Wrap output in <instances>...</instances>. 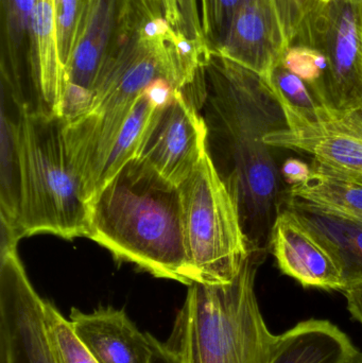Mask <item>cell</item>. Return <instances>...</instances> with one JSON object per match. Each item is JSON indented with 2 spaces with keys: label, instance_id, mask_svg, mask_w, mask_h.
Here are the masks:
<instances>
[{
  "label": "cell",
  "instance_id": "obj_1",
  "mask_svg": "<svg viewBox=\"0 0 362 363\" xmlns=\"http://www.w3.org/2000/svg\"><path fill=\"white\" fill-rule=\"evenodd\" d=\"M205 81L208 155L237 204L250 252H267L287 190L265 136L289 130L286 116L268 79L218 53Z\"/></svg>",
  "mask_w": 362,
  "mask_h": 363
},
{
  "label": "cell",
  "instance_id": "obj_2",
  "mask_svg": "<svg viewBox=\"0 0 362 363\" xmlns=\"http://www.w3.org/2000/svg\"><path fill=\"white\" fill-rule=\"evenodd\" d=\"M212 52L206 43L189 40L165 19L130 0L96 80L89 112L66 123L72 152L89 167L101 169L136 100L159 79L170 81L201 108Z\"/></svg>",
  "mask_w": 362,
  "mask_h": 363
},
{
  "label": "cell",
  "instance_id": "obj_3",
  "mask_svg": "<svg viewBox=\"0 0 362 363\" xmlns=\"http://www.w3.org/2000/svg\"><path fill=\"white\" fill-rule=\"evenodd\" d=\"M89 238L119 262L159 279L193 283L180 186L142 160H130L91 199Z\"/></svg>",
  "mask_w": 362,
  "mask_h": 363
},
{
  "label": "cell",
  "instance_id": "obj_4",
  "mask_svg": "<svg viewBox=\"0 0 362 363\" xmlns=\"http://www.w3.org/2000/svg\"><path fill=\"white\" fill-rule=\"evenodd\" d=\"M267 252H250L227 285L189 286L166 342L182 363H272L278 336L264 320L255 277Z\"/></svg>",
  "mask_w": 362,
  "mask_h": 363
},
{
  "label": "cell",
  "instance_id": "obj_5",
  "mask_svg": "<svg viewBox=\"0 0 362 363\" xmlns=\"http://www.w3.org/2000/svg\"><path fill=\"white\" fill-rule=\"evenodd\" d=\"M64 130L65 121L60 116L26 113L23 117L21 238L38 234L68 240L89 236V199Z\"/></svg>",
  "mask_w": 362,
  "mask_h": 363
},
{
  "label": "cell",
  "instance_id": "obj_6",
  "mask_svg": "<svg viewBox=\"0 0 362 363\" xmlns=\"http://www.w3.org/2000/svg\"><path fill=\"white\" fill-rule=\"evenodd\" d=\"M180 188L185 245L193 283L231 284L250 255V249L237 204L208 151Z\"/></svg>",
  "mask_w": 362,
  "mask_h": 363
},
{
  "label": "cell",
  "instance_id": "obj_7",
  "mask_svg": "<svg viewBox=\"0 0 362 363\" xmlns=\"http://www.w3.org/2000/svg\"><path fill=\"white\" fill-rule=\"evenodd\" d=\"M293 45L310 47L327 59V72L314 91L323 108L333 113L362 108V0L321 2Z\"/></svg>",
  "mask_w": 362,
  "mask_h": 363
},
{
  "label": "cell",
  "instance_id": "obj_8",
  "mask_svg": "<svg viewBox=\"0 0 362 363\" xmlns=\"http://www.w3.org/2000/svg\"><path fill=\"white\" fill-rule=\"evenodd\" d=\"M45 303L28 279L17 247L0 255V363H57Z\"/></svg>",
  "mask_w": 362,
  "mask_h": 363
},
{
  "label": "cell",
  "instance_id": "obj_9",
  "mask_svg": "<svg viewBox=\"0 0 362 363\" xmlns=\"http://www.w3.org/2000/svg\"><path fill=\"white\" fill-rule=\"evenodd\" d=\"M130 0H82L74 48L65 66L60 117L72 123L84 116L102 64L123 23Z\"/></svg>",
  "mask_w": 362,
  "mask_h": 363
},
{
  "label": "cell",
  "instance_id": "obj_10",
  "mask_svg": "<svg viewBox=\"0 0 362 363\" xmlns=\"http://www.w3.org/2000/svg\"><path fill=\"white\" fill-rule=\"evenodd\" d=\"M206 138L208 129L201 111L176 91L168 104L155 111L136 157L180 186L203 159L208 151Z\"/></svg>",
  "mask_w": 362,
  "mask_h": 363
},
{
  "label": "cell",
  "instance_id": "obj_11",
  "mask_svg": "<svg viewBox=\"0 0 362 363\" xmlns=\"http://www.w3.org/2000/svg\"><path fill=\"white\" fill-rule=\"evenodd\" d=\"M269 250L281 271L303 287L346 290L342 270L335 255L286 207L274 222Z\"/></svg>",
  "mask_w": 362,
  "mask_h": 363
},
{
  "label": "cell",
  "instance_id": "obj_12",
  "mask_svg": "<svg viewBox=\"0 0 362 363\" xmlns=\"http://www.w3.org/2000/svg\"><path fill=\"white\" fill-rule=\"evenodd\" d=\"M65 67L60 57L53 0H35L26 70L23 110L27 114L60 116Z\"/></svg>",
  "mask_w": 362,
  "mask_h": 363
},
{
  "label": "cell",
  "instance_id": "obj_13",
  "mask_svg": "<svg viewBox=\"0 0 362 363\" xmlns=\"http://www.w3.org/2000/svg\"><path fill=\"white\" fill-rule=\"evenodd\" d=\"M285 50L271 0H242L218 55L269 79Z\"/></svg>",
  "mask_w": 362,
  "mask_h": 363
},
{
  "label": "cell",
  "instance_id": "obj_14",
  "mask_svg": "<svg viewBox=\"0 0 362 363\" xmlns=\"http://www.w3.org/2000/svg\"><path fill=\"white\" fill-rule=\"evenodd\" d=\"M70 325L97 363H150L151 335L140 332L125 311L100 307L85 313L72 309Z\"/></svg>",
  "mask_w": 362,
  "mask_h": 363
},
{
  "label": "cell",
  "instance_id": "obj_15",
  "mask_svg": "<svg viewBox=\"0 0 362 363\" xmlns=\"http://www.w3.org/2000/svg\"><path fill=\"white\" fill-rule=\"evenodd\" d=\"M284 207L295 213L335 255L346 290L362 286V221L289 196Z\"/></svg>",
  "mask_w": 362,
  "mask_h": 363
},
{
  "label": "cell",
  "instance_id": "obj_16",
  "mask_svg": "<svg viewBox=\"0 0 362 363\" xmlns=\"http://www.w3.org/2000/svg\"><path fill=\"white\" fill-rule=\"evenodd\" d=\"M271 148L287 149L310 155L315 163L362 182V138L322 127L300 131L276 132L265 136Z\"/></svg>",
  "mask_w": 362,
  "mask_h": 363
},
{
  "label": "cell",
  "instance_id": "obj_17",
  "mask_svg": "<svg viewBox=\"0 0 362 363\" xmlns=\"http://www.w3.org/2000/svg\"><path fill=\"white\" fill-rule=\"evenodd\" d=\"M26 111L1 85L0 114V219L1 230L21 240V134Z\"/></svg>",
  "mask_w": 362,
  "mask_h": 363
},
{
  "label": "cell",
  "instance_id": "obj_18",
  "mask_svg": "<svg viewBox=\"0 0 362 363\" xmlns=\"http://www.w3.org/2000/svg\"><path fill=\"white\" fill-rule=\"evenodd\" d=\"M356 347L327 320H307L278 335L272 363H352Z\"/></svg>",
  "mask_w": 362,
  "mask_h": 363
},
{
  "label": "cell",
  "instance_id": "obj_19",
  "mask_svg": "<svg viewBox=\"0 0 362 363\" xmlns=\"http://www.w3.org/2000/svg\"><path fill=\"white\" fill-rule=\"evenodd\" d=\"M4 51L1 85L23 108L25 95L27 51L32 13L35 0H1Z\"/></svg>",
  "mask_w": 362,
  "mask_h": 363
},
{
  "label": "cell",
  "instance_id": "obj_20",
  "mask_svg": "<svg viewBox=\"0 0 362 363\" xmlns=\"http://www.w3.org/2000/svg\"><path fill=\"white\" fill-rule=\"evenodd\" d=\"M310 178L287 190V196L362 221V182L315 163Z\"/></svg>",
  "mask_w": 362,
  "mask_h": 363
},
{
  "label": "cell",
  "instance_id": "obj_21",
  "mask_svg": "<svg viewBox=\"0 0 362 363\" xmlns=\"http://www.w3.org/2000/svg\"><path fill=\"white\" fill-rule=\"evenodd\" d=\"M268 80L282 106L290 131L322 127L325 108L302 79L280 62Z\"/></svg>",
  "mask_w": 362,
  "mask_h": 363
},
{
  "label": "cell",
  "instance_id": "obj_22",
  "mask_svg": "<svg viewBox=\"0 0 362 363\" xmlns=\"http://www.w3.org/2000/svg\"><path fill=\"white\" fill-rule=\"evenodd\" d=\"M159 106H159V102L149 93L148 87H147L146 91L136 100L135 104L121 130L120 135L106 160V165H104L101 177H100L99 189L112 177H114L130 160L136 157L145 132H146L155 111Z\"/></svg>",
  "mask_w": 362,
  "mask_h": 363
},
{
  "label": "cell",
  "instance_id": "obj_23",
  "mask_svg": "<svg viewBox=\"0 0 362 363\" xmlns=\"http://www.w3.org/2000/svg\"><path fill=\"white\" fill-rule=\"evenodd\" d=\"M45 323L57 363H97L51 303H45Z\"/></svg>",
  "mask_w": 362,
  "mask_h": 363
},
{
  "label": "cell",
  "instance_id": "obj_24",
  "mask_svg": "<svg viewBox=\"0 0 362 363\" xmlns=\"http://www.w3.org/2000/svg\"><path fill=\"white\" fill-rule=\"evenodd\" d=\"M189 40L206 43L198 0H136ZM208 44V43H206Z\"/></svg>",
  "mask_w": 362,
  "mask_h": 363
},
{
  "label": "cell",
  "instance_id": "obj_25",
  "mask_svg": "<svg viewBox=\"0 0 362 363\" xmlns=\"http://www.w3.org/2000/svg\"><path fill=\"white\" fill-rule=\"evenodd\" d=\"M242 0H198L204 38L213 52L222 48Z\"/></svg>",
  "mask_w": 362,
  "mask_h": 363
},
{
  "label": "cell",
  "instance_id": "obj_26",
  "mask_svg": "<svg viewBox=\"0 0 362 363\" xmlns=\"http://www.w3.org/2000/svg\"><path fill=\"white\" fill-rule=\"evenodd\" d=\"M281 63L302 79L312 93L318 89L327 69V59L322 53L302 45H293L286 48Z\"/></svg>",
  "mask_w": 362,
  "mask_h": 363
},
{
  "label": "cell",
  "instance_id": "obj_27",
  "mask_svg": "<svg viewBox=\"0 0 362 363\" xmlns=\"http://www.w3.org/2000/svg\"><path fill=\"white\" fill-rule=\"evenodd\" d=\"M280 21L285 47L293 46L308 15L322 0H271Z\"/></svg>",
  "mask_w": 362,
  "mask_h": 363
},
{
  "label": "cell",
  "instance_id": "obj_28",
  "mask_svg": "<svg viewBox=\"0 0 362 363\" xmlns=\"http://www.w3.org/2000/svg\"><path fill=\"white\" fill-rule=\"evenodd\" d=\"M57 17V43L64 67L74 48L82 0H53Z\"/></svg>",
  "mask_w": 362,
  "mask_h": 363
},
{
  "label": "cell",
  "instance_id": "obj_29",
  "mask_svg": "<svg viewBox=\"0 0 362 363\" xmlns=\"http://www.w3.org/2000/svg\"><path fill=\"white\" fill-rule=\"evenodd\" d=\"M323 125L362 138V108L346 113H333L327 110L323 117Z\"/></svg>",
  "mask_w": 362,
  "mask_h": 363
},
{
  "label": "cell",
  "instance_id": "obj_30",
  "mask_svg": "<svg viewBox=\"0 0 362 363\" xmlns=\"http://www.w3.org/2000/svg\"><path fill=\"white\" fill-rule=\"evenodd\" d=\"M312 170V167L307 163L293 157L286 160L280 168L282 180L289 187L304 183L310 178Z\"/></svg>",
  "mask_w": 362,
  "mask_h": 363
},
{
  "label": "cell",
  "instance_id": "obj_31",
  "mask_svg": "<svg viewBox=\"0 0 362 363\" xmlns=\"http://www.w3.org/2000/svg\"><path fill=\"white\" fill-rule=\"evenodd\" d=\"M152 355L150 363H182L180 358L168 347L166 343L159 342L154 337L151 336Z\"/></svg>",
  "mask_w": 362,
  "mask_h": 363
},
{
  "label": "cell",
  "instance_id": "obj_32",
  "mask_svg": "<svg viewBox=\"0 0 362 363\" xmlns=\"http://www.w3.org/2000/svg\"><path fill=\"white\" fill-rule=\"evenodd\" d=\"M348 309L352 317L362 325V286L351 287L344 290Z\"/></svg>",
  "mask_w": 362,
  "mask_h": 363
},
{
  "label": "cell",
  "instance_id": "obj_33",
  "mask_svg": "<svg viewBox=\"0 0 362 363\" xmlns=\"http://www.w3.org/2000/svg\"><path fill=\"white\" fill-rule=\"evenodd\" d=\"M352 363H362V353L358 351V353L355 356L354 359H353Z\"/></svg>",
  "mask_w": 362,
  "mask_h": 363
}]
</instances>
